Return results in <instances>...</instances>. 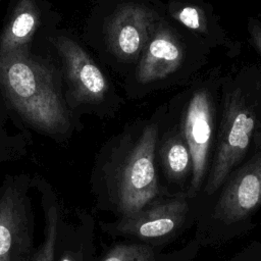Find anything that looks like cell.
Returning <instances> with one entry per match:
<instances>
[{
    "mask_svg": "<svg viewBox=\"0 0 261 261\" xmlns=\"http://www.w3.org/2000/svg\"><path fill=\"white\" fill-rule=\"evenodd\" d=\"M166 15L201 39L211 50L221 48L229 57L240 53L241 45L230 38L212 6L204 0H168Z\"/></svg>",
    "mask_w": 261,
    "mask_h": 261,
    "instance_id": "cell-11",
    "label": "cell"
},
{
    "mask_svg": "<svg viewBox=\"0 0 261 261\" xmlns=\"http://www.w3.org/2000/svg\"><path fill=\"white\" fill-rule=\"evenodd\" d=\"M33 188L40 194L44 215V237L30 261H54L60 219L63 215L58 196L51 185L39 175L33 176Z\"/></svg>",
    "mask_w": 261,
    "mask_h": 261,
    "instance_id": "cell-15",
    "label": "cell"
},
{
    "mask_svg": "<svg viewBox=\"0 0 261 261\" xmlns=\"http://www.w3.org/2000/svg\"><path fill=\"white\" fill-rule=\"evenodd\" d=\"M33 176L6 175L0 185V261H30L34 252Z\"/></svg>",
    "mask_w": 261,
    "mask_h": 261,
    "instance_id": "cell-8",
    "label": "cell"
},
{
    "mask_svg": "<svg viewBox=\"0 0 261 261\" xmlns=\"http://www.w3.org/2000/svg\"><path fill=\"white\" fill-rule=\"evenodd\" d=\"M163 107L147 119L124 126L98 152L91 190L99 209L127 216L161 196L156 149Z\"/></svg>",
    "mask_w": 261,
    "mask_h": 261,
    "instance_id": "cell-1",
    "label": "cell"
},
{
    "mask_svg": "<svg viewBox=\"0 0 261 261\" xmlns=\"http://www.w3.org/2000/svg\"><path fill=\"white\" fill-rule=\"evenodd\" d=\"M94 221L84 211L76 212V220L69 221L62 215L55 247L54 261H95L93 243Z\"/></svg>",
    "mask_w": 261,
    "mask_h": 261,
    "instance_id": "cell-14",
    "label": "cell"
},
{
    "mask_svg": "<svg viewBox=\"0 0 261 261\" xmlns=\"http://www.w3.org/2000/svg\"><path fill=\"white\" fill-rule=\"evenodd\" d=\"M31 142L28 130L11 134L0 123V164L22 158Z\"/></svg>",
    "mask_w": 261,
    "mask_h": 261,
    "instance_id": "cell-16",
    "label": "cell"
},
{
    "mask_svg": "<svg viewBox=\"0 0 261 261\" xmlns=\"http://www.w3.org/2000/svg\"><path fill=\"white\" fill-rule=\"evenodd\" d=\"M211 49L164 13L156 23L135 67L124 76L129 99L156 91L188 86L209 63Z\"/></svg>",
    "mask_w": 261,
    "mask_h": 261,
    "instance_id": "cell-4",
    "label": "cell"
},
{
    "mask_svg": "<svg viewBox=\"0 0 261 261\" xmlns=\"http://www.w3.org/2000/svg\"><path fill=\"white\" fill-rule=\"evenodd\" d=\"M163 107L161 129L156 149V159L168 181L181 186L191 180L193 159L190 148L179 128Z\"/></svg>",
    "mask_w": 261,
    "mask_h": 261,
    "instance_id": "cell-13",
    "label": "cell"
},
{
    "mask_svg": "<svg viewBox=\"0 0 261 261\" xmlns=\"http://www.w3.org/2000/svg\"><path fill=\"white\" fill-rule=\"evenodd\" d=\"M0 97L25 130L57 143L68 141L83 126L65 102L58 62L34 49L0 58Z\"/></svg>",
    "mask_w": 261,
    "mask_h": 261,
    "instance_id": "cell-2",
    "label": "cell"
},
{
    "mask_svg": "<svg viewBox=\"0 0 261 261\" xmlns=\"http://www.w3.org/2000/svg\"><path fill=\"white\" fill-rule=\"evenodd\" d=\"M1 2H2V0H0V3H1Z\"/></svg>",
    "mask_w": 261,
    "mask_h": 261,
    "instance_id": "cell-19",
    "label": "cell"
},
{
    "mask_svg": "<svg viewBox=\"0 0 261 261\" xmlns=\"http://www.w3.org/2000/svg\"><path fill=\"white\" fill-rule=\"evenodd\" d=\"M222 74L219 68L203 72L165 106L192 154L193 171L188 196L199 191L210 167L216 140Z\"/></svg>",
    "mask_w": 261,
    "mask_h": 261,
    "instance_id": "cell-6",
    "label": "cell"
},
{
    "mask_svg": "<svg viewBox=\"0 0 261 261\" xmlns=\"http://www.w3.org/2000/svg\"><path fill=\"white\" fill-rule=\"evenodd\" d=\"M261 132V67L243 64L222 74L219 114L205 192L212 195L250 154Z\"/></svg>",
    "mask_w": 261,
    "mask_h": 261,
    "instance_id": "cell-3",
    "label": "cell"
},
{
    "mask_svg": "<svg viewBox=\"0 0 261 261\" xmlns=\"http://www.w3.org/2000/svg\"><path fill=\"white\" fill-rule=\"evenodd\" d=\"M261 206V132L250 156L224 181L214 215L224 223L246 219Z\"/></svg>",
    "mask_w": 261,
    "mask_h": 261,
    "instance_id": "cell-10",
    "label": "cell"
},
{
    "mask_svg": "<svg viewBox=\"0 0 261 261\" xmlns=\"http://www.w3.org/2000/svg\"><path fill=\"white\" fill-rule=\"evenodd\" d=\"M247 30L252 46L261 57V21L255 17H249L247 20Z\"/></svg>",
    "mask_w": 261,
    "mask_h": 261,
    "instance_id": "cell-18",
    "label": "cell"
},
{
    "mask_svg": "<svg viewBox=\"0 0 261 261\" xmlns=\"http://www.w3.org/2000/svg\"><path fill=\"white\" fill-rule=\"evenodd\" d=\"M164 13L165 4L157 0H99L88 20V41L101 59L124 77Z\"/></svg>",
    "mask_w": 261,
    "mask_h": 261,
    "instance_id": "cell-5",
    "label": "cell"
},
{
    "mask_svg": "<svg viewBox=\"0 0 261 261\" xmlns=\"http://www.w3.org/2000/svg\"><path fill=\"white\" fill-rule=\"evenodd\" d=\"M43 0H12L0 32V58L33 50L41 30L49 27L50 10Z\"/></svg>",
    "mask_w": 261,
    "mask_h": 261,
    "instance_id": "cell-12",
    "label": "cell"
},
{
    "mask_svg": "<svg viewBox=\"0 0 261 261\" xmlns=\"http://www.w3.org/2000/svg\"><path fill=\"white\" fill-rule=\"evenodd\" d=\"M45 36L57 56L65 102L73 116L77 120L82 114L104 118L118 111L121 97L86 47L56 25L49 27Z\"/></svg>",
    "mask_w": 261,
    "mask_h": 261,
    "instance_id": "cell-7",
    "label": "cell"
},
{
    "mask_svg": "<svg viewBox=\"0 0 261 261\" xmlns=\"http://www.w3.org/2000/svg\"><path fill=\"white\" fill-rule=\"evenodd\" d=\"M189 205L187 195L156 198L140 210L101 227L112 236H124L151 241L172 234L187 218Z\"/></svg>",
    "mask_w": 261,
    "mask_h": 261,
    "instance_id": "cell-9",
    "label": "cell"
},
{
    "mask_svg": "<svg viewBox=\"0 0 261 261\" xmlns=\"http://www.w3.org/2000/svg\"><path fill=\"white\" fill-rule=\"evenodd\" d=\"M99 261H156V258L150 246L120 243L110 248Z\"/></svg>",
    "mask_w": 261,
    "mask_h": 261,
    "instance_id": "cell-17",
    "label": "cell"
}]
</instances>
